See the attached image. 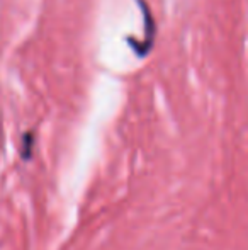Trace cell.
<instances>
[{
  "label": "cell",
  "mask_w": 248,
  "mask_h": 250,
  "mask_svg": "<svg viewBox=\"0 0 248 250\" xmlns=\"http://www.w3.org/2000/svg\"><path fill=\"white\" fill-rule=\"evenodd\" d=\"M33 145H34V135L33 133H26L22 140V158L24 160H29L31 155H33Z\"/></svg>",
  "instance_id": "7a4b0ae2"
},
{
  "label": "cell",
  "mask_w": 248,
  "mask_h": 250,
  "mask_svg": "<svg viewBox=\"0 0 248 250\" xmlns=\"http://www.w3.org/2000/svg\"><path fill=\"white\" fill-rule=\"evenodd\" d=\"M136 2H138L139 9H141V12H143V19H145V38H143V41H134L133 38H128V43L139 58H145L150 53V50L153 48V43H155L156 26H155V19H153L152 10L146 5L145 0H136Z\"/></svg>",
  "instance_id": "6da1fadb"
}]
</instances>
